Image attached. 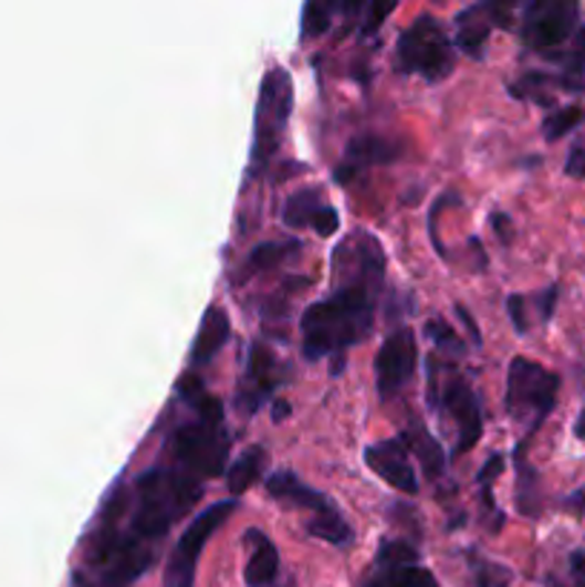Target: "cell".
<instances>
[{
  "mask_svg": "<svg viewBox=\"0 0 585 587\" xmlns=\"http://www.w3.org/2000/svg\"><path fill=\"white\" fill-rule=\"evenodd\" d=\"M336 287L302 315V353L307 361L342 356L374 329L376 298L385 284V255L374 235L356 232L333 252Z\"/></svg>",
  "mask_w": 585,
  "mask_h": 587,
  "instance_id": "cell-1",
  "label": "cell"
},
{
  "mask_svg": "<svg viewBox=\"0 0 585 587\" xmlns=\"http://www.w3.org/2000/svg\"><path fill=\"white\" fill-rule=\"evenodd\" d=\"M201 496V479L169 464H158L135 475L133 493L118 484L113 496L106 499L101 516L109 518L129 545L156 553V545L167 536L169 527L181 522Z\"/></svg>",
  "mask_w": 585,
  "mask_h": 587,
  "instance_id": "cell-2",
  "label": "cell"
},
{
  "mask_svg": "<svg viewBox=\"0 0 585 587\" xmlns=\"http://www.w3.org/2000/svg\"><path fill=\"white\" fill-rule=\"evenodd\" d=\"M178 396L192 410V419L178 424L167 436L164 459L169 468H178L196 479H216L224 473L230 455V436H227L224 410L196 376L181 378Z\"/></svg>",
  "mask_w": 585,
  "mask_h": 587,
  "instance_id": "cell-3",
  "label": "cell"
},
{
  "mask_svg": "<svg viewBox=\"0 0 585 587\" xmlns=\"http://www.w3.org/2000/svg\"><path fill=\"white\" fill-rule=\"evenodd\" d=\"M293 115V77L288 70H268L259 86L253 120V149H250V176H261L273 155L282 149Z\"/></svg>",
  "mask_w": 585,
  "mask_h": 587,
  "instance_id": "cell-4",
  "label": "cell"
},
{
  "mask_svg": "<svg viewBox=\"0 0 585 587\" xmlns=\"http://www.w3.org/2000/svg\"><path fill=\"white\" fill-rule=\"evenodd\" d=\"M457 66V50L442 23L422 14L405 29L396 41V70L405 75H419L428 84H439L451 77Z\"/></svg>",
  "mask_w": 585,
  "mask_h": 587,
  "instance_id": "cell-5",
  "label": "cell"
},
{
  "mask_svg": "<svg viewBox=\"0 0 585 587\" xmlns=\"http://www.w3.org/2000/svg\"><path fill=\"white\" fill-rule=\"evenodd\" d=\"M557 373L545 370L543 364L522 356L511 361L505 407L511 412V419L525 427V436H534L543 427V421L549 419L554 405H557Z\"/></svg>",
  "mask_w": 585,
  "mask_h": 587,
  "instance_id": "cell-6",
  "label": "cell"
},
{
  "mask_svg": "<svg viewBox=\"0 0 585 587\" xmlns=\"http://www.w3.org/2000/svg\"><path fill=\"white\" fill-rule=\"evenodd\" d=\"M233 511L236 499H227V502L210 504L207 511H201L192 518L190 527L181 533L178 545L169 553L167 570H164V587H196V567L198 559H201V551L207 547L212 533L233 516Z\"/></svg>",
  "mask_w": 585,
  "mask_h": 587,
  "instance_id": "cell-7",
  "label": "cell"
},
{
  "mask_svg": "<svg viewBox=\"0 0 585 587\" xmlns=\"http://www.w3.org/2000/svg\"><path fill=\"white\" fill-rule=\"evenodd\" d=\"M579 7L572 0H534L522 9V38L529 50L554 52L577 32Z\"/></svg>",
  "mask_w": 585,
  "mask_h": 587,
  "instance_id": "cell-8",
  "label": "cell"
},
{
  "mask_svg": "<svg viewBox=\"0 0 585 587\" xmlns=\"http://www.w3.org/2000/svg\"><path fill=\"white\" fill-rule=\"evenodd\" d=\"M428 399L433 401L445 416H451L453 424H457L459 441L453 453L462 455L471 448H477V441H480L482 436V412H480V401H477V392H473V387L468 385V378L453 376L445 387L430 381Z\"/></svg>",
  "mask_w": 585,
  "mask_h": 587,
  "instance_id": "cell-9",
  "label": "cell"
},
{
  "mask_svg": "<svg viewBox=\"0 0 585 587\" xmlns=\"http://www.w3.org/2000/svg\"><path fill=\"white\" fill-rule=\"evenodd\" d=\"M417 336L408 327L396 329V333L385 338V344L376 353V390H379L382 401L394 399L396 392L408 385L414 373H417Z\"/></svg>",
  "mask_w": 585,
  "mask_h": 587,
  "instance_id": "cell-10",
  "label": "cell"
},
{
  "mask_svg": "<svg viewBox=\"0 0 585 587\" xmlns=\"http://www.w3.org/2000/svg\"><path fill=\"white\" fill-rule=\"evenodd\" d=\"M365 587H442L428 567L419 565V553L408 542H382L376 570Z\"/></svg>",
  "mask_w": 585,
  "mask_h": 587,
  "instance_id": "cell-11",
  "label": "cell"
},
{
  "mask_svg": "<svg viewBox=\"0 0 585 587\" xmlns=\"http://www.w3.org/2000/svg\"><path fill=\"white\" fill-rule=\"evenodd\" d=\"M288 378L284 364L268 350L264 344L255 342L248 353V367H244V381L239 390V407L248 412L259 410L264 401L273 396V390Z\"/></svg>",
  "mask_w": 585,
  "mask_h": 587,
  "instance_id": "cell-12",
  "label": "cell"
},
{
  "mask_svg": "<svg viewBox=\"0 0 585 587\" xmlns=\"http://www.w3.org/2000/svg\"><path fill=\"white\" fill-rule=\"evenodd\" d=\"M408 441L399 436V439H388V441H376L370 448L365 450V464L374 470L379 479L396 488L399 493H419V482H417V470H414V462H410Z\"/></svg>",
  "mask_w": 585,
  "mask_h": 587,
  "instance_id": "cell-13",
  "label": "cell"
},
{
  "mask_svg": "<svg viewBox=\"0 0 585 587\" xmlns=\"http://www.w3.org/2000/svg\"><path fill=\"white\" fill-rule=\"evenodd\" d=\"M264 488H268L270 496L279 499V502L288 504V507L311 513L307 522H311V518L331 516V513L338 511L331 496H325L322 490L311 488V484H304L302 479H299L296 473H290V470H279V473L270 475L268 482H264Z\"/></svg>",
  "mask_w": 585,
  "mask_h": 587,
  "instance_id": "cell-14",
  "label": "cell"
},
{
  "mask_svg": "<svg viewBox=\"0 0 585 587\" xmlns=\"http://www.w3.org/2000/svg\"><path fill=\"white\" fill-rule=\"evenodd\" d=\"M282 221L293 230L299 227H313L318 235H333L338 230V212L322 198L316 189H302L296 196L288 198V207L282 212Z\"/></svg>",
  "mask_w": 585,
  "mask_h": 587,
  "instance_id": "cell-15",
  "label": "cell"
},
{
  "mask_svg": "<svg viewBox=\"0 0 585 587\" xmlns=\"http://www.w3.org/2000/svg\"><path fill=\"white\" fill-rule=\"evenodd\" d=\"M403 155V144H396L382 135H356L345 149V167L336 169L338 181H347L353 172H359L365 167H376V164H394Z\"/></svg>",
  "mask_w": 585,
  "mask_h": 587,
  "instance_id": "cell-16",
  "label": "cell"
},
{
  "mask_svg": "<svg viewBox=\"0 0 585 587\" xmlns=\"http://www.w3.org/2000/svg\"><path fill=\"white\" fill-rule=\"evenodd\" d=\"M244 542L250 545V559L244 567V581L248 587H275L282 576V559H279V547L270 542L261 531H248Z\"/></svg>",
  "mask_w": 585,
  "mask_h": 587,
  "instance_id": "cell-17",
  "label": "cell"
},
{
  "mask_svg": "<svg viewBox=\"0 0 585 587\" xmlns=\"http://www.w3.org/2000/svg\"><path fill=\"white\" fill-rule=\"evenodd\" d=\"M227 338H230V315H227L221 307H207L190 350L192 367H205V364H210L212 358L224 350Z\"/></svg>",
  "mask_w": 585,
  "mask_h": 587,
  "instance_id": "cell-18",
  "label": "cell"
},
{
  "mask_svg": "<svg viewBox=\"0 0 585 587\" xmlns=\"http://www.w3.org/2000/svg\"><path fill=\"white\" fill-rule=\"evenodd\" d=\"M491 18H488L485 3L480 7H468L466 12L457 14V46L468 57H482L485 52L488 35H491Z\"/></svg>",
  "mask_w": 585,
  "mask_h": 587,
  "instance_id": "cell-19",
  "label": "cell"
},
{
  "mask_svg": "<svg viewBox=\"0 0 585 587\" xmlns=\"http://www.w3.org/2000/svg\"><path fill=\"white\" fill-rule=\"evenodd\" d=\"M264 464H268V450L261 448V444H253L239 459H233L230 468H227V488H230V493L239 496V493L253 488L261 479V473H264Z\"/></svg>",
  "mask_w": 585,
  "mask_h": 587,
  "instance_id": "cell-20",
  "label": "cell"
},
{
  "mask_svg": "<svg viewBox=\"0 0 585 587\" xmlns=\"http://www.w3.org/2000/svg\"><path fill=\"white\" fill-rule=\"evenodd\" d=\"M403 439L408 441L410 455H417L419 462H422L425 473H428L430 479H437V475H442L445 453H442V448H439V441L430 439V433L425 430L422 424H414L410 430H405Z\"/></svg>",
  "mask_w": 585,
  "mask_h": 587,
  "instance_id": "cell-21",
  "label": "cell"
},
{
  "mask_svg": "<svg viewBox=\"0 0 585 587\" xmlns=\"http://www.w3.org/2000/svg\"><path fill=\"white\" fill-rule=\"evenodd\" d=\"M296 250H302V241H264V244L253 247V252H250L248 270L250 273H264L270 266L282 264Z\"/></svg>",
  "mask_w": 585,
  "mask_h": 587,
  "instance_id": "cell-22",
  "label": "cell"
},
{
  "mask_svg": "<svg viewBox=\"0 0 585 587\" xmlns=\"http://www.w3.org/2000/svg\"><path fill=\"white\" fill-rule=\"evenodd\" d=\"M585 120V109L583 106H563V109H557L554 115H549V118L543 120V135L545 140H560L565 138L568 133H574L579 124Z\"/></svg>",
  "mask_w": 585,
  "mask_h": 587,
  "instance_id": "cell-23",
  "label": "cell"
},
{
  "mask_svg": "<svg viewBox=\"0 0 585 587\" xmlns=\"http://www.w3.org/2000/svg\"><path fill=\"white\" fill-rule=\"evenodd\" d=\"M333 12H336V7H333V3H307V7L302 9V38L304 41L325 35L327 29H331Z\"/></svg>",
  "mask_w": 585,
  "mask_h": 587,
  "instance_id": "cell-24",
  "label": "cell"
},
{
  "mask_svg": "<svg viewBox=\"0 0 585 587\" xmlns=\"http://www.w3.org/2000/svg\"><path fill=\"white\" fill-rule=\"evenodd\" d=\"M560 61H563V70L554 81L568 92H585V57L572 52V55H560Z\"/></svg>",
  "mask_w": 585,
  "mask_h": 587,
  "instance_id": "cell-25",
  "label": "cell"
},
{
  "mask_svg": "<svg viewBox=\"0 0 585 587\" xmlns=\"http://www.w3.org/2000/svg\"><path fill=\"white\" fill-rule=\"evenodd\" d=\"M425 333H428L430 342L437 344V347H442V350L459 353V356L466 353V347H462V342H459V336H457V333H453V327H448V324L439 322V318H433V322L425 324Z\"/></svg>",
  "mask_w": 585,
  "mask_h": 587,
  "instance_id": "cell-26",
  "label": "cell"
},
{
  "mask_svg": "<svg viewBox=\"0 0 585 587\" xmlns=\"http://www.w3.org/2000/svg\"><path fill=\"white\" fill-rule=\"evenodd\" d=\"M508 315H511V322H514L516 333H529V298L525 295H508Z\"/></svg>",
  "mask_w": 585,
  "mask_h": 587,
  "instance_id": "cell-27",
  "label": "cell"
},
{
  "mask_svg": "<svg viewBox=\"0 0 585 587\" xmlns=\"http://www.w3.org/2000/svg\"><path fill=\"white\" fill-rule=\"evenodd\" d=\"M502 468H505V459H502L500 453H494L485 464H482L480 473H477V482H480L485 490H491V484H494L497 475L502 473Z\"/></svg>",
  "mask_w": 585,
  "mask_h": 587,
  "instance_id": "cell-28",
  "label": "cell"
},
{
  "mask_svg": "<svg viewBox=\"0 0 585 587\" xmlns=\"http://www.w3.org/2000/svg\"><path fill=\"white\" fill-rule=\"evenodd\" d=\"M565 176L585 181V147L583 144H577V147L568 153V158H565Z\"/></svg>",
  "mask_w": 585,
  "mask_h": 587,
  "instance_id": "cell-29",
  "label": "cell"
},
{
  "mask_svg": "<svg viewBox=\"0 0 585 587\" xmlns=\"http://www.w3.org/2000/svg\"><path fill=\"white\" fill-rule=\"evenodd\" d=\"M565 507L572 513H579V516H585V488L574 490L572 496L565 499Z\"/></svg>",
  "mask_w": 585,
  "mask_h": 587,
  "instance_id": "cell-30",
  "label": "cell"
},
{
  "mask_svg": "<svg viewBox=\"0 0 585 587\" xmlns=\"http://www.w3.org/2000/svg\"><path fill=\"white\" fill-rule=\"evenodd\" d=\"M491 224L497 227V235H500L502 241H511V221H508L505 216H494L491 218Z\"/></svg>",
  "mask_w": 585,
  "mask_h": 587,
  "instance_id": "cell-31",
  "label": "cell"
},
{
  "mask_svg": "<svg viewBox=\"0 0 585 587\" xmlns=\"http://www.w3.org/2000/svg\"><path fill=\"white\" fill-rule=\"evenodd\" d=\"M574 55L585 57V23L574 32Z\"/></svg>",
  "mask_w": 585,
  "mask_h": 587,
  "instance_id": "cell-32",
  "label": "cell"
},
{
  "mask_svg": "<svg viewBox=\"0 0 585 587\" xmlns=\"http://www.w3.org/2000/svg\"><path fill=\"white\" fill-rule=\"evenodd\" d=\"M273 419L275 421H284V419H288V416H290V405H288V401H275V405H273Z\"/></svg>",
  "mask_w": 585,
  "mask_h": 587,
  "instance_id": "cell-33",
  "label": "cell"
},
{
  "mask_svg": "<svg viewBox=\"0 0 585 587\" xmlns=\"http://www.w3.org/2000/svg\"><path fill=\"white\" fill-rule=\"evenodd\" d=\"M574 436H577V439H583V441H585V410L579 412L577 424H574Z\"/></svg>",
  "mask_w": 585,
  "mask_h": 587,
  "instance_id": "cell-34",
  "label": "cell"
}]
</instances>
